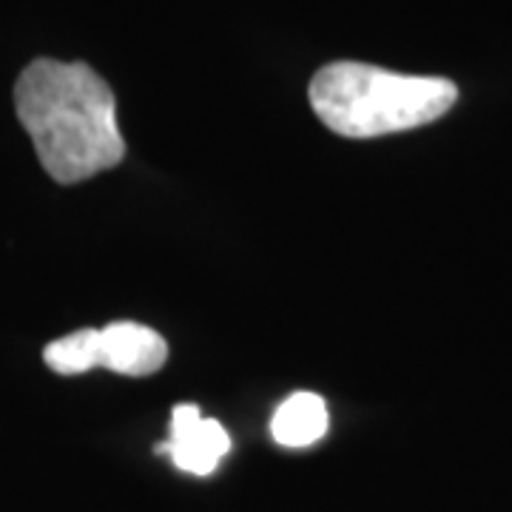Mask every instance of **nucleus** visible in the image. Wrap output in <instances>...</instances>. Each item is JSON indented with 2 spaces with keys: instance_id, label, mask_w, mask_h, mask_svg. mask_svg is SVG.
Here are the masks:
<instances>
[{
  "instance_id": "obj_1",
  "label": "nucleus",
  "mask_w": 512,
  "mask_h": 512,
  "mask_svg": "<svg viewBox=\"0 0 512 512\" xmlns=\"http://www.w3.org/2000/svg\"><path fill=\"white\" fill-rule=\"evenodd\" d=\"M15 109L46 174L60 185L83 183L126 157L114 92L86 63H29L15 86Z\"/></svg>"
},
{
  "instance_id": "obj_2",
  "label": "nucleus",
  "mask_w": 512,
  "mask_h": 512,
  "mask_svg": "<svg viewBox=\"0 0 512 512\" xmlns=\"http://www.w3.org/2000/svg\"><path fill=\"white\" fill-rule=\"evenodd\" d=\"M456 100L453 80L387 72L353 60L330 63L311 80L316 117L350 140L427 126L453 109Z\"/></svg>"
},
{
  "instance_id": "obj_3",
  "label": "nucleus",
  "mask_w": 512,
  "mask_h": 512,
  "mask_svg": "<svg viewBox=\"0 0 512 512\" xmlns=\"http://www.w3.org/2000/svg\"><path fill=\"white\" fill-rule=\"evenodd\" d=\"M228 450L231 436L225 427L220 421L202 419L200 407L194 404H177L171 410V436L157 444V453H165L174 467L191 476H211Z\"/></svg>"
},
{
  "instance_id": "obj_4",
  "label": "nucleus",
  "mask_w": 512,
  "mask_h": 512,
  "mask_svg": "<svg viewBox=\"0 0 512 512\" xmlns=\"http://www.w3.org/2000/svg\"><path fill=\"white\" fill-rule=\"evenodd\" d=\"M100 367L120 376H151L165 365L168 345L157 330L137 322H111L100 328Z\"/></svg>"
},
{
  "instance_id": "obj_5",
  "label": "nucleus",
  "mask_w": 512,
  "mask_h": 512,
  "mask_svg": "<svg viewBox=\"0 0 512 512\" xmlns=\"http://www.w3.org/2000/svg\"><path fill=\"white\" fill-rule=\"evenodd\" d=\"M328 424L330 413L325 399L302 390L279 404L274 421H271V433L282 447L299 450V447H311L322 439L328 433Z\"/></svg>"
},
{
  "instance_id": "obj_6",
  "label": "nucleus",
  "mask_w": 512,
  "mask_h": 512,
  "mask_svg": "<svg viewBox=\"0 0 512 512\" xmlns=\"http://www.w3.org/2000/svg\"><path fill=\"white\" fill-rule=\"evenodd\" d=\"M43 359L60 376H80V373H86L92 367H100V359H103L100 330H77V333H69L63 339L49 342L46 350H43Z\"/></svg>"
}]
</instances>
